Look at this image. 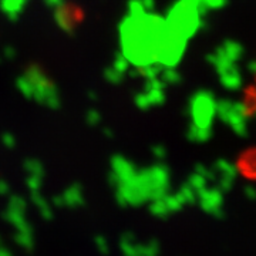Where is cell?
Segmentation results:
<instances>
[{"label": "cell", "instance_id": "4", "mask_svg": "<svg viewBox=\"0 0 256 256\" xmlns=\"http://www.w3.org/2000/svg\"><path fill=\"white\" fill-rule=\"evenodd\" d=\"M16 242L22 248L28 249V252L33 249V239H32V235L30 234H24V232H20L18 236H16Z\"/></svg>", "mask_w": 256, "mask_h": 256}, {"label": "cell", "instance_id": "7", "mask_svg": "<svg viewBox=\"0 0 256 256\" xmlns=\"http://www.w3.org/2000/svg\"><path fill=\"white\" fill-rule=\"evenodd\" d=\"M0 256H13V255H12V252H10L9 249H6V248H0Z\"/></svg>", "mask_w": 256, "mask_h": 256}, {"label": "cell", "instance_id": "5", "mask_svg": "<svg viewBox=\"0 0 256 256\" xmlns=\"http://www.w3.org/2000/svg\"><path fill=\"white\" fill-rule=\"evenodd\" d=\"M120 248H121V254H122V256H137L136 255V245H132V240L122 239Z\"/></svg>", "mask_w": 256, "mask_h": 256}, {"label": "cell", "instance_id": "1", "mask_svg": "<svg viewBox=\"0 0 256 256\" xmlns=\"http://www.w3.org/2000/svg\"><path fill=\"white\" fill-rule=\"evenodd\" d=\"M239 170L244 175L256 180V148L249 150L239 160Z\"/></svg>", "mask_w": 256, "mask_h": 256}, {"label": "cell", "instance_id": "6", "mask_svg": "<svg viewBox=\"0 0 256 256\" xmlns=\"http://www.w3.org/2000/svg\"><path fill=\"white\" fill-rule=\"evenodd\" d=\"M96 245H97L100 254H102V255H108V254H110L108 244H107V240L102 238V236H97V238H96Z\"/></svg>", "mask_w": 256, "mask_h": 256}, {"label": "cell", "instance_id": "2", "mask_svg": "<svg viewBox=\"0 0 256 256\" xmlns=\"http://www.w3.org/2000/svg\"><path fill=\"white\" fill-rule=\"evenodd\" d=\"M136 255L137 256H158L160 255V245L156 240H151L146 245H136Z\"/></svg>", "mask_w": 256, "mask_h": 256}, {"label": "cell", "instance_id": "3", "mask_svg": "<svg viewBox=\"0 0 256 256\" xmlns=\"http://www.w3.org/2000/svg\"><path fill=\"white\" fill-rule=\"evenodd\" d=\"M245 106L249 112H255L256 111V74L255 80L250 84L249 90L246 92V97H245Z\"/></svg>", "mask_w": 256, "mask_h": 256}]
</instances>
